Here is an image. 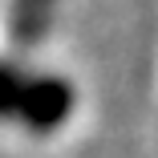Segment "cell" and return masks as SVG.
<instances>
[{"instance_id":"3","label":"cell","mask_w":158,"mask_h":158,"mask_svg":"<svg viewBox=\"0 0 158 158\" xmlns=\"http://www.w3.org/2000/svg\"><path fill=\"white\" fill-rule=\"evenodd\" d=\"M24 81H16L4 65H0V114H16L20 118V102H24Z\"/></svg>"},{"instance_id":"1","label":"cell","mask_w":158,"mask_h":158,"mask_svg":"<svg viewBox=\"0 0 158 158\" xmlns=\"http://www.w3.org/2000/svg\"><path fill=\"white\" fill-rule=\"evenodd\" d=\"M69 110H73V89L65 81H53V77L33 81L24 89V102H20V118L33 126V130H53V126H61Z\"/></svg>"},{"instance_id":"2","label":"cell","mask_w":158,"mask_h":158,"mask_svg":"<svg viewBox=\"0 0 158 158\" xmlns=\"http://www.w3.org/2000/svg\"><path fill=\"white\" fill-rule=\"evenodd\" d=\"M49 8H53V0H16V8H12V33L20 41H33V33H41Z\"/></svg>"}]
</instances>
